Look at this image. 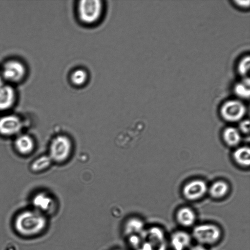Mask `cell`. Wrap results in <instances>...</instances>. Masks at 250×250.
Returning a JSON list of instances; mask_svg holds the SVG:
<instances>
[{
	"label": "cell",
	"mask_w": 250,
	"mask_h": 250,
	"mask_svg": "<svg viewBox=\"0 0 250 250\" xmlns=\"http://www.w3.org/2000/svg\"><path fill=\"white\" fill-rule=\"evenodd\" d=\"M90 78L88 70L84 67L79 66L73 69L69 74L70 83L76 87H82L86 85Z\"/></svg>",
	"instance_id": "4fadbf2b"
},
{
	"label": "cell",
	"mask_w": 250,
	"mask_h": 250,
	"mask_svg": "<svg viewBox=\"0 0 250 250\" xmlns=\"http://www.w3.org/2000/svg\"><path fill=\"white\" fill-rule=\"evenodd\" d=\"M14 146L16 150L20 154L27 155L34 150L35 143L31 135L21 133L15 137Z\"/></svg>",
	"instance_id": "30bf717a"
},
{
	"label": "cell",
	"mask_w": 250,
	"mask_h": 250,
	"mask_svg": "<svg viewBox=\"0 0 250 250\" xmlns=\"http://www.w3.org/2000/svg\"><path fill=\"white\" fill-rule=\"evenodd\" d=\"M189 250H208L206 247L197 244L190 247Z\"/></svg>",
	"instance_id": "cb8c5ba5"
},
{
	"label": "cell",
	"mask_w": 250,
	"mask_h": 250,
	"mask_svg": "<svg viewBox=\"0 0 250 250\" xmlns=\"http://www.w3.org/2000/svg\"><path fill=\"white\" fill-rule=\"evenodd\" d=\"M250 58L249 55L243 56L237 64V70L242 78L249 77Z\"/></svg>",
	"instance_id": "44dd1931"
},
{
	"label": "cell",
	"mask_w": 250,
	"mask_h": 250,
	"mask_svg": "<svg viewBox=\"0 0 250 250\" xmlns=\"http://www.w3.org/2000/svg\"><path fill=\"white\" fill-rule=\"evenodd\" d=\"M246 111L244 104L237 99H231L226 101L220 109L223 118L229 122H236L241 120L245 115Z\"/></svg>",
	"instance_id": "52a82bcc"
},
{
	"label": "cell",
	"mask_w": 250,
	"mask_h": 250,
	"mask_svg": "<svg viewBox=\"0 0 250 250\" xmlns=\"http://www.w3.org/2000/svg\"><path fill=\"white\" fill-rule=\"evenodd\" d=\"M144 224L138 218H133L127 221L125 225V232L129 235L141 233L144 231Z\"/></svg>",
	"instance_id": "d6986e66"
},
{
	"label": "cell",
	"mask_w": 250,
	"mask_h": 250,
	"mask_svg": "<svg viewBox=\"0 0 250 250\" xmlns=\"http://www.w3.org/2000/svg\"><path fill=\"white\" fill-rule=\"evenodd\" d=\"M32 203L35 209L42 213L49 212L54 207L53 198L48 194L44 192L36 193L32 198Z\"/></svg>",
	"instance_id": "7c38bea8"
},
{
	"label": "cell",
	"mask_w": 250,
	"mask_h": 250,
	"mask_svg": "<svg viewBox=\"0 0 250 250\" xmlns=\"http://www.w3.org/2000/svg\"><path fill=\"white\" fill-rule=\"evenodd\" d=\"M3 82H4V81L3 79L1 71V68H0V84L2 83Z\"/></svg>",
	"instance_id": "d4e9b609"
},
{
	"label": "cell",
	"mask_w": 250,
	"mask_h": 250,
	"mask_svg": "<svg viewBox=\"0 0 250 250\" xmlns=\"http://www.w3.org/2000/svg\"><path fill=\"white\" fill-rule=\"evenodd\" d=\"M196 219V215L194 211L189 207H184L180 208L175 215L177 223L184 228L194 226Z\"/></svg>",
	"instance_id": "5bb4252c"
},
{
	"label": "cell",
	"mask_w": 250,
	"mask_h": 250,
	"mask_svg": "<svg viewBox=\"0 0 250 250\" xmlns=\"http://www.w3.org/2000/svg\"><path fill=\"white\" fill-rule=\"evenodd\" d=\"M192 238L190 234L184 230L173 232L170 237V244L173 250H186L189 247Z\"/></svg>",
	"instance_id": "9c48e42d"
},
{
	"label": "cell",
	"mask_w": 250,
	"mask_h": 250,
	"mask_svg": "<svg viewBox=\"0 0 250 250\" xmlns=\"http://www.w3.org/2000/svg\"><path fill=\"white\" fill-rule=\"evenodd\" d=\"M72 147V141L68 136L57 135L50 143L48 156L52 162L63 163L70 156Z\"/></svg>",
	"instance_id": "5b68a950"
},
{
	"label": "cell",
	"mask_w": 250,
	"mask_h": 250,
	"mask_svg": "<svg viewBox=\"0 0 250 250\" xmlns=\"http://www.w3.org/2000/svg\"><path fill=\"white\" fill-rule=\"evenodd\" d=\"M191 235L197 244L206 247L218 242L222 237V232L217 225L205 223L194 226Z\"/></svg>",
	"instance_id": "277c9868"
},
{
	"label": "cell",
	"mask_w": 250,
	"mask_h": 250,
	"mask_svg": "<svg viewBox=\"0 0 250 250\" xmlns=\"http://www.w3.org/2000/svg\"><path fill=\"white\" fill-rule=\"evenodd\" d=\"M224 138L230 146H235L240 141L241 136L238 130L233 127H229L224 131Z\"/></svg>",
	"instance_id": "ac0fdd59"
},
{
	"label": "cell",
	"mask_w": 250,
	"mask_h": 250,
	"mask_svg": "<svg viewBox=\"0 0 250 250\" xmlns=\"http://www.w3.org/2000/svg\"><path fill=\"white\" fill-rule=\"evenodd\" d=\"M52 160L48 155H42L37 157L31 164L30 168L34 172H42L51 165Z\"/></svg>",
	"instance_id": "2e32d148"
},
{
	"label": "cell",
	"mask_w": 250,
	"mask_h": 250,
	"mask_svg": "<svg viewBox=\"0 0 250 250\" xmlns=\"http://www.w3.org/2000/svg\"><path fill=\"white\" fill-rule=\"evenodd\" d=\"M106 4L103 0H80L75 4V15L82 25L91 27L100 24L106 12Z\"/></svg>",
	"instance_id": "6da1fadb"
},
{
	"label": "cell",
	"mask_w": 250,
	"mask_h": 250,
	"mask_svg": "<svg viewBox=\"0 0 250 250\" xmlns=\"http://www.w3.org/2000/svg\"><path fill=\"white\" fill-rule=\"evenodd\" d=\"M24 127L22 119L16 114L6 113L0 117V134L4 137L17 136Z\"/></svg>",
	"instance_id": "8992f818"
},
{
	"label": "cell",
	"mask_w": 250,
	"mask_h": 250,
	"mask_svg": "<svg viewBox=\"0 0 250 250\" xmlns=\"http://www.w3.org/2000/svg\"><path fill=\"white\" fill-rule=\"evenodd\" d=\"M228 186L222 181L214 183L210 187L209 193L214 198H220L224 196L227 192Z\"/></svg>",
	"instance_id": "ffe728a7"
},
{
	"label": "cell",
	"mask_w": 250,
	"mask_h": 250,
	"mask_svg": "<svg viewBox=\"0 0 250 250\" xmlns=\"http://www.w3.org/2000/svg\"><path fill=\"white\" fill-rule=\"evenodd\" d=\"M46 220L42 213L36 209L20 212L14 221V228L20 235L31 237L41 233L45 228Z\"/></svg>",
	"instance_id": "7a4b0ae2"
},
{
	"label": "cell",
	"mask_w": 250,
	"mask_h": 250,
	"mask_svg": "<svg viewBox=\"0 0 250 250\" xmlns=\"http://www.w3.org/2000/svg\"><path fill=\"white\" fill-rule=\"evenodd\" d=\"M0 66L4 82L14 86L23 82L28 74L25 63L17 58L6 59Z\"/></svg>",
	"instance_id": "3957f363"
},
{
	"label": "cell",
	"mask_w": 250,
	"mask_h": 250,
	"mask_svg": "<svg viewBox=\"0 0 250 250\" xmlns=\"http://www.w3.org/2000/svg\"><path fill=\"white\" fill-rule=\"evenodd\" d=\"M234 158L239 164L249 166L250 163V150L248 147H241L234 152Z\"/></svg>",
	"instance_id": "e0dca14e"
},
{
	"label": "cell",
	"mask_w": 250,
	"mask_h": 250,
	"mask_svg": "<svg viewBox=\"0 0 250 250\" xmlns=\"http://www.w3.org/2000/svg\"><path fill=\"white\" fill-rule=\"evenodd\" d=\"M207 189V185L204 181L196 180L190 182L185 186L183 193L187 199L194 200L203 196Z\"/></svg>",
	"instance_id": "8fae6325"
},
{
	"label": "cell",
	"mask_w": 250,
	"mask_h": 250,
	"mask_svg": "<svg viewBox=\"0 0 250 250\" xmlns=\"http://www.w3.org/2000/svg\"><path fill=\"white\" fill-rule=\"evenodd\" d=\"M250 78H242V80L235 84L234 92L236 96L242 99H248L250 94Z\"/></svg>",
	"instance_id": "9a60e30c"
},
{
	"label": "cell",
	"mask_w": 250,
	"mask_h": 250,
	"mask_svg": "<svg viewBox=\"0 0 250 250\" xmlns=\"http://www.w3.org/2000/svg\"><path fill=\"white\" fill-rule=\"evenodd\" d=\"M233 1L238 7L242 8H247L250 6V0H235Z\"/></svg>",
	"instance_id": "7402d4cb"
},
{
	"label": "cell",
	"mask_w": 250,
	"mask_h": 250,
	"mask_svg": "<svg viewBox=\"0 0 250 250\" xmlns=\"http://www.w3.org/2000/svg\"><path fill=\"white\" fill-rule=\"evenodd\" d=\"M18 97L15 86L5 82L0 84V112H6L11 109L16 104Z\"/></svg>",
	"instance_id": "ba28073f"
},
{
	"label": "cell",
	"mask_w": 250,
	"mask_h": 250,
	"mask_svg": "<svg viewBox=\"0 0 250 250\" xmlns=\"http://www.w3.org/2000/svg\"><path fill=\"white\" fill-rule=\"evenodd\" d=\"M241 130L245 133H248L249 131V121H243L240 124Z\"/></svg>",
	"instance_id": "603a6c76"
}]
</instances>
